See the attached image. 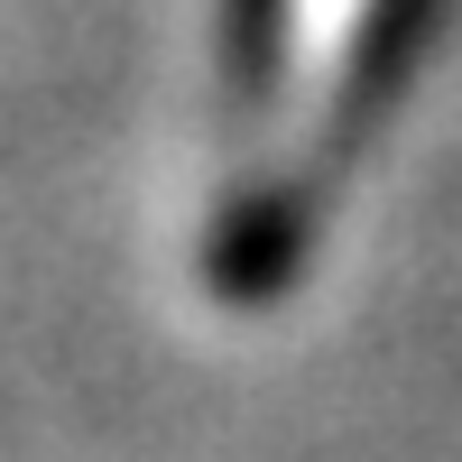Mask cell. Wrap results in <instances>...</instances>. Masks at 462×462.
<instances>
[{
    "instance_id": "cell-1",
    "label": "cell",
    "mask_w": 462,
    "mask_h": 462,
    "mask_svg": "<svg viewBox=\"0 0 462 462\" xmlns=\"http://www.w3.org/2000/svg\"><path fill=\"white\" fill-rule=\"evenodd\" d=\"M324 176L333 167H287V176H250L231 185L204 241V287L231 305V315H259L278 305L305 268H315L324 241Z\"/></svg>"
},
{
    "instance_id": "cell-2",
    "label": "cell",
    "mask_w": 462,
    "mask_h": 462,
    "mask_svg": "<svg viewBox=\"0 0 462 462\" xmlns=\"http://www.w3.org/2000/svg\"><path fill=\"white\" fill-rule=\"evenodd\" d=\"M435 28H444V0H361L352 47L333 65V102H324V167H352L389 130V111L407 102Z\"/></svg>"
},
{
    "instance_id": "cell-3",
    "label": "cell",
    "mask_w": 462,
    "mask_h": 462,
    "mask_svg": "<svg viewBox=\"0 0 462 462\" xmlns=\"http://www.w3.org/2000/svg\"><path fill=\"white\" fill-rule=\"evenodd\" d=\"M287 47H296V0H222V111L259 121L287 84Z\"/></svg>"
}]
</instances>
